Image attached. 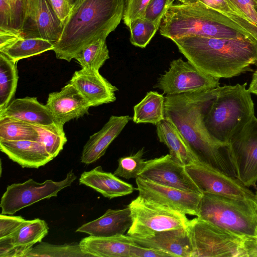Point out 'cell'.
Listing matches in <instances>:
<instances>
[{"label":"cell","mask_w":257,"mask_h":257,"mask_svg":"<svg viewBox=\"0 0 257 257\" xmlns=\"http://www.w3.org/2000/svg\"><path fill=\"white\" fill-rule=\"evenodd\" d=\"M218 87L165 97V118L172 121L187 141L200 161L236 177L227 147L216 142L204 123L206 111Z\"/></svg>","instance_id":"1"},{"label":"cell","mask_w":257,"mask_h":257,"mask_svg":"<svg viewBox=\"0 0 257 257\" xmlns=\"http://www.w3.org/2000/svg\"><path fill=\"white\" fill-rule=\"evenodd\" d=\"M172 41L190 63L215 78L236 76L257 65V42L250 39L188 36Z\"/></svg>","instance_id":"2"},{"label":"cell","mask_w":257,"mask_h":257,"mask_svg":"<svg viewBox=\"0 0 257 257\" xmlns=\"http://www.w3.org/2000/svg\"><path fill=\"white\" fill-rule=\"evenodd\" d=\"M125 0H82L73 8L54 43L56 57L70 62L83 49L105 39L123 18Z\"/></svg>","instance_id":"3"},{"label":"cell","mask_w":257,"mask_h":257,"mask_svg":"<svg viewBox=\"0 0 257 257\" xmlns=\"http://www.w3.org/2000/svg\"><path fill=\"white\" fill-rule=\"evenodd\" d=\"M159 32L162 36L171 40L196 36L219 39H250L255 41L233 21L201 3L173 4L163 17Z\"/></svg>","instance_id":"4"},{"label":"cell","mask_w":257,"mask_h":257,"mask_svg":"<svg viewBox=\"0 0 257 257\" xmlns=\"http://www.w3.org/2000/svg\"><path fill=\"white\" fill-rule=\"evenodd\" d=\"M243 84L219 86L204 117L210 136L227 147L232 137L254 116L250 93Z\"/></svg>","instance_id":"5"},{"label":"cell","mask_w":257,"mask_h":257,"mask_svg":"<svg viewBox=\"0 0 257 257\" xmlns=\"http://www.w3.org/2000/svg\"><path fill=\"white\" fill-rule=\"evenodd\" d=\"M186 230L192 257H257V237L239 235L197 217Z\"/></svg>","instance_id":"6"},{"label":"cell","mask_w":257,"mask_h":257,"mask_svg":"<svg viewBox=\"0 0 257 257\" xmlns=\"http://www.w3.org/2000/svg\"><path fill=\"white\" fill-rule=\"evenodd\" d=\"M196 217L235 233L257 237V211L252 200L203 193Z\"/></svg>","instance_id":"7"},{"label":"cell","mask_w":257,"mask_h":257,"mask_svg":"<svg viewBox=\"0 0 257 257\" xmlns=\"http://www.w3.org/2000/svg\"><path fill=\"white\" fill-rule=\"evenodd\" d=\"M132 219L126 235L145 238L165 230L186 228V215L138 195L128 205Z\"/></svg>","instance_id":"8"},{"label":"cell","mask_w":257,"mask_h":257,"mask_svg":"<svg viewBox=\"0 0 257 257\" xmlns=\"http://www.w3.org/2000/svg\"><path fill=\"white\" fill-rule=\"evenodd\" d=\"M76 179L77 176L71 170L64 180L59 181L47 180L38 183L29 179L23 183L9 185L1 198V213L13 215L43 199L57 197L60 191L71 186Z\"/></svg>","instance_id":"9"},{"label":"cell","mask_w":257,"mask_h":257,"mask_svg":"<svg viewBox=\"0 0 257 257\" xmlns=\"http://www.w3.org/2000/svg\"><path fill=\"white\" fill-rule=\"evenodd\" d=\"M227 149L236 177L247 187L256 188L257 118L255 116L232 137Z\"/></svg>","instance_id":"10"},{"label":"cell","mask_w":257,"mask_h":257,"mask_svg":"<svg viewBox=\"0 0 257 257\" xmlns=\"http://www.w3.org/2000/svg\"><path fill=\"white\" fill-rule=\"evenodd\" d=\"M219 79L207 75L188 61L173 60L168 71L160 76L154 88L167 95L206 91L219 86Z\"/></svg>","instance_id":"11"},{"label":"cell","mask_w":257,"mask_h":257,"mask_svg":"<svg viewBox=\"0 0 257 257\" xmlns=\"http://www.w3.org/2000/svg\"><path fill=\"white\" fill-rule=\"evenodd\" d=\"M185 169L202 193L237 199L252 200L249 188L235 177L227 175L201 161L185 166Z\"/></svg>","instance_id":"12"},{"label":"cell","mask_w":257,"mask_h":257,"mask_svg":"<svg viewBox=\"0 0 257 257\" xmlns=\"http://www.w3.org/2000/svg\"><path fill=\"white\" fill-rule=\"evenodd\" d=\"M63 23L50 0H27L21 35L24 38H41L54 44L61 36Z\"/></svg>","instance_id":"13"},{"label":"cell","mask_w":257,"mask_h":257,"mask_svg":"<svg viewBox=\"0 0 257 257\" xmlns=\"http://www.w3.org/2000/svg\"><path fill=\"white\" fill-rule=\"evenodd\" d=\"M136 181L139 196L186 215L197 216L203 193L184 191L140 177Z\"/></svg>","instance_id":"14"},{"label":"cell","mask_w":257,"mask_h":257,"mask_svg":"<svg viewBox=\"0 0 257 257\" xmlns=\"http://www.w3.org/2000/svg\"><path fill=\"white\" fill-rule=\"evenodd\" d=\"M138 177L184 191L202 193L187 172L185 166L170 154L146 161Z\"/></svg>","instance_id":"15"},{"label":"cell","mask_w":257,"mask_h":257,"mask_svg":"<svg viewBox=\"0 0 257 257\" xmlns=\"http://www.w3.org/2000/svg\"><path fill=\"white\" fill-rule=\"evenodd\" d=\"M57 124L63 128L71 119L88 114L89 103L71 84L68 83L60 91L50 93L46 104Z\"/></svg>","instance_id":"16"},{"label":"cell","mask_w":257,"mask_h":257,"mask_svg":"<svg viewBox=\"0 0 257 257\" xmlns=\"http://www.w3.org/2000/svg\"><path fill=\"white\" fill-rule=\"evenodd\" d=\"M69 83L73 85L91 106L113 102L118 89L103 77L99 71L82 68L76 71Z\"/></svg>","instance_id":"17"},{"label":"cell","mask_w":257,"mask_h":257,"mask_svg":"<svg viewBox=\"0 0 257 257\" xmlns=\"http://www.w3.org/2000/svg\"><path fill=\"white\" fill-rule=\"evenodd\" d=\"M133 117L129 115H111L98 132L90 136L83 147L81 162L89 165L103 156L113 141Z\"/></svg>","instance_id":"18"},{"label":"cell","mask_w":257,"mask_h":257,"mask_svg":"<svg viewBox=\"0 0 257 257\" xmlns=\"http://www.w3.org/2000/svg\"><path fill=\"white\" fill-rule=\"evenodd\" d=\"M0 150L23 168L38 169L53 159L39 141L0 140Z\"/></svg>","instance_id":"19"},{"label":"cell","mask_w":257,"mask_h":257,"mask_svg":"<svg viewBox=\"0 0 257 257\" xmlns=\"http://www.w3.org/2000/svg\"><path fill=\"white\" fill-rule=\"evenodd\" d=\"M131 238L140 245L156 249L170 256L192 257L191 246L186 228L163 231L145 238Z\"/></svg>","instance_id":"20"},{"label":"cell","mask_w":257,"mask_h":257,"mask_svg":"<svg viewBox=\"0 0 257 257\" xmlns=\"http://www.w3.org/2000/svg\"><path fill=\"white\" fill-rule=\"evenodd\" d=\"M132 223L130 208L108 209L99 218L83 224L76 231L95 236L124 234Z\"/></svg>","instance_id":"21"},{"label":"cell","mask_w":257,"mask_h":257,"mask_svg":"<svg viewBox=\"0 0 257 257\" xmlns=\"http://www.w3.org/2000/svg\"><path fill=\"white\" fill-rule=\"evenodd\" d=\"M0 116L19 119L36 125H58L46 105L40 103L34 97L13 100L5 109L0 111Z\"/></svg>","instance_id":"22"},{"label":"cell","mask_w":257,"mask_h":257,"mask_svg":"<svg viewBox=\"0 0 257 257\" xmlns=\"http://www.w3.org/2000/svg\"><path fill=\"white\" fill-rule=\"evenodd\" d=\"M79 182L109 199L129 195L135 189L132 185L120 179L114 174L104 171L100 166L83 172Z\"/></svg>","instance_id":"23"},{"label":"cell","mask_w":257,"mask_h":257,"mask_svg":"<svg viewBox=\"0 0 257 257\" xmlns=\"http://www.w3.org/2000/svg\"><path fill=\"white\" fill-rule=\"evenodd\" d=\"M134 242L126 234L101 237L89 235L79 242L82 250L97 257H129L130 246Z\"/></svg>","instance_id":"24"},{"label":"cell","mask_w":257,"mask_h":257,"mask_svg":"<svg viewBox=\"0 0 257 257\" xmlns=\"http://www.w3.org/2000/svg\"><path fill=\"white\" fill-rule=\"evenodd\" d=\"M157 126V134L160 142L169 149L170 154L178 163L186 166L200 161L176 126L164 119Z\"/></svg>","instance_id":"25"},{"label":"cell","mask_w":257,"mask_h":257,"mask_svg":"<svg viewBox=\"0 0 257 257\" xmlns=\"http://www.w3.org/2000/svg\"><path fill=\"white\" fill-rule=\"evenodd\" d=\"M49 227L44 220L35 218L27 220L12 236L5 239L14 246L16 257H26L33 246L42 241L48 234Z\"/></svg>","instance_id":"26"},{"label":"cell","mask_w":257,"mask_h":257,"mask_svg":"<svg viewBox=\"0 0 257 257\" xmlns=\"http://www.w3.org/2000/svg\"><path fill=\"white\" fill-rule=\"evenodd\" d=\"M165 97L157 91L148 92L134 107L133 121L157 125L165 119Z\"/></svg>","instance_id":"27"},{"label":"cell","mask_w":257,"mask_h":257,"mask_svg":"<svg viewBox=\"0 0 257 257\" xmlns=\"http://www.w3.org/2000/svg\"><path fill=\"white\" fill-rule=\"evenodd\" d=\"M54 43L41 38H19L0 49L15 62L53 50Z\"/></svg>","instance_id":"28"},{"label":"cell","mask_w":257,"mask_h":257,"mask_svg":"<svg viewBox=\"0 0 257 257\" xmlns=\"http://www.w3.org/2000/svg\"><path fill=\"white\" fill-rule=\"evenodd\" d=\"M17 62L0 52V111L14 98L18 82Z\"/></svg>","instance_id":"29"},{"label":"cell","mask_w":257,"mask_h":257,"mask_svg":"<svg viewBox=\"0 0 257 257\" xmlns=\"http://www.w3.org/2000/svg\"><path fill=\"white\" fill-rule=\"evenodd\" d=\"M39 139L35 125L11 117L0 116V140L39 141Z\"/></svg>","instance_id":"30"},{"label":"cell","mask_w":257,"mask_h":257,"mask_svg":"<svg viewBox=\"0 0 257 257\" xmlns=\"http://www.w3.org/2000/svg\"><path fill=\"white\" fill-rule=\"evenodd\" d=\"M201 2L233 21L257 42V26L230 0H201Z\"/></svg>","instance_id":"31"},{"label":"cell","mask_w":257,"mask_h":257,"mask_svg":"<svg viewBox=\"0 0 257 257\" xmlns=\"http://www.w3.org/2000/svg\"><path fill=\"white\" fill-rule=\"evenodd\" d=\"M109 58L106 39L100 38L81 50L74 59L83 69L99 71Z\"/></svg>","instance_id":"32"},{"label":"cell","mask_w":257,"mask_h":257,"mask_svg":"<svg viewBox=\"0 0 257 257\" xmlns=\"http://www.w3.org/2000/svg\"><path fill=\"white\" fill-rule=\"evenodd\" d=\"M90 257L81 249L79 243H65L56 245L46 242H40L33 247L26 257Z\"/></svg>","instance_id":"33"},{"label":"cell","mask_w":257,"mask_h":257,"mask_svg":"<svg viewBox=\"0 0 257 257\" xmlns=\"http://www.w3.org/2000/svg\"><path fill=\"white\" fill-rule=\"evenodd\" d=\"M41 142L47 152L54 159L63 150L67 138L63 127L58 125L50 126L36 125Z\"/></svg>","instance_id":"34"},{"label":"cell","mask_w":257,"mask_h":257,"mask_svg":"<svg viewBox=\"0 0 257 257\" xmlns=\"http://www.w3.org/2000/svg\"><path fill=\"white\" fill-rule=\"evenodd\" d=\"M130 42L133 45L145 48L150 42L160 26L144 18H138L128 26Z\"/></svg>","instance_id":"35"},{"label":"cell","mask_w":257,"mask_h":257,"mask_svg":"<svg viewBox=\"0 0 257 257\" xmlns=\"http://www.w3.org/2000/svg\"><path fill=\"white\" fill-rule=\"evenodd\" d=\"M144 154L143 148L133 155L120 158L114 175L127 180L136 179L146 165V161L143 158Z\"/></svg>","instance_id":"36"},{"label":"cell","mask_w":257,"mask_h":257,"mask_svg":"<svg viewBox=\"0 0 257 257\" xmlns=\"http://www.w3.org/2000/svg\"><path fill=\"white\" fill-rule=\"evenodd\" d=\"M172 4L171 0H150L142 18L160 26L164 15Z\"/></svg>","instance_id":"37"},{"label":"cell","mask_w":257,"mask_h":257,"mask_svg":"<svg viewBox=\"0 0 257 257\" xmlns=\"http://www.w3.org/2000/svg\"><path fill=\"white\" fill-rule=\"evenodd\" d=\"M27 220L21 216L0 215V239L12 236L24 224Z\"/></svg>","instance_id":"38"},{"label":"cell","mask_w":257,"mask_h":257,"mask_svg":"<svg viewBox=\"0 0 257 257\" xmlns=\"http://www.w3.org/2000/svg\"><path fill=\"white\" fill-rule=\"evenodd\" d=\"M150 0H125L123 21L128 27L135 19L142 17Z\"/></svg>","instance_id":"39"},{"label":"cell","mask_w":257,"mask_h":257,"mask_svg":"<svg viewBox=\"0 0 257 257\" xmlns=\"http://www.w3.org/2000/svg\"><path fill=\"white\" fill-rule=\"evenodd\" d=\"M163 256H170V255L156 249L140 245L134 241L130 246L129 257Z\"/></svg>","instance_id":"40"},{"label":"cell","mask_w":257,"mask_h":257,"mask_svg":"<svg viewBox=\"0 0 257 257\" xmlns=\"http://www.w3.org/2000/svg\"><path fill=\"white\" fill-rule=\"evenodd\" d=\"M0 30L14 31L12 28L11 0H0Z\"/></svg>","instance_id":"41"},{"label":"cell","mask_w":257,"mask_h":257,"mask_svg":"<svg viewBox=\"0 0 257 257\" xmlns=\"http://www.w3.org/2000/svg\"><path fill=\"white\" fill-rule=\"evenodd\" d=\"M257 26V12L254 8L255 0H230Z\"/></svg>","instance_id":"42"},{"label":"cell","mask_w":257,"mask_h":257,"mask_svg":"<svg viewBox=\"0 0 257 257\" xmlns=\"http://www.w3.org/2000/svg\"><path fill=\"white\" fill-rule=\"evenodd\" d=\"M50 1L58 17L64 24L72 10L69 0H50Z\"/></svg>","instance_id":"43"},{"label":"cell","mask_w":257,"mask_h":257,"mask_svg":"<svg viewBox=\"0 0 257 257\" xmlns=\"http://www.w3.org/2000/svg\"><path fill=\"white\" fill-rule=\"evenodd\" d=\"M247 89L250 93L257 95V69L253 73L251 81Z\"/></svg>","instance_id":"44"},{"label":"cell","mask_w":257,"mask_h":257,"mask_svg":"<svg viewBox=\"0 0 257 257\" xmlns=\"http://www.w3.org/2000/svg\"><path fill=\"white\" fill-rule=\"evenodd\" d=\"M82 0H69L72 9L77 6Z\"/></svg>","instance_id":"45"},{"label":"cell","mask_w":257,"mask_h":257,"mask_svg":"<svg viewBox=\"0 0 257 257\" xmlns=\"http://www.w3.org/2000/svg\"><path fill=\"white\" fill-rule=\"evenodd\" d=\"M252 202L253 205L257 211V191H256L254 193L253 197L252 199Z\"/></svg>","instance_id":"46"},{"label":"cell","mask_w":257,"mask_h":257,"mask_svg":"<svg viewBox=\"0 0 257 257\" xmlns=\"http://www.w3.org/2000/svg\"><path fill=\"white\" fill-rule=\"evenodd\" d=\"M254 8L257 12V1L255 0Z\"/></svg>","instance_id":"47"},{"label":"cell","mask_w":257,"mask_h":257,"mask_svg":"<svg viewBox=\"0 0 257 257\" xmlns=\"http://www.w3.org/2000/svg\"><path fill=\"white\" fill-rule=\"evenodd\" d=\"M175 0H171V2L173 4V2H174Z\"/></svg>","instance_id":"48"},{"label":"cell","mask_w":257,"mask_h":257,"mask_svg":"<svg viewBox=\"0 0 257 257\" xmlns=\"http://www.w3.org/2000/svg\"><path fill=\"white\" fill-rule=\"evenodd\" d=\"M255 1H257V0H255Z\"/></svg>","instance_id":"49"}]
</instances>
